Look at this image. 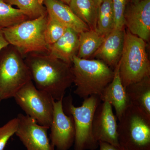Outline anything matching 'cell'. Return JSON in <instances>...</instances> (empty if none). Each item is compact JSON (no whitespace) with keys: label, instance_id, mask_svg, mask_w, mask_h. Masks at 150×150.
Segmentation results:
<instances>
[{"label":"cell","instance_id":"1","mask_svg":"<svg viewBox=\"0 0 150 150\" xmlns=\"http://www.w3.org/2000/svg\"><path fill=\"white\" fill-rule=\"evenodd\" d=\"M31 80L39 90L55 100L64 99L66 91L74 83L72 65L48 53H32L24 57Z\"/></svg>","mask_w":150,"mask_h":150},{"label":"cell","instance_id":"2","mask_svg":"<svg viewBox=\"0 0 150 150\" xmlns=\"http://www.w3.org/2000/svg\"><path fill=\"white\" fill-rule=\"evenodd\" d=\"M72 69L74 93L84 99L93 95L100 96L114 76V69L98 59H80L75 56Z\"/></svg>","mask_w":150,"mask_h":150},{"label":"cell","instance_id":"3","mask_svg":"<svg viewBox=\"0 0 150 150\" xmlns=\"http://www.w3.org/2000/svg\"><path fill=\"white\" fill-rule=\"evenodd\" d=\"M118 63L120 78L125 88L150 77V63L146 42L128 30L125 32L123 51Z\"/></svg>","mask_w":150,"mask_h":150},{"label":"cell","instance_id":"4","mask_svg":"<svg viewBox=\"0 0 150 150\" xmlns=\"http://www.w3.org/2000/svg\"><path fill=\"white\" fill-rule=\"evenodd\" d=\"M48 13L34 19L28 20L12 27L3 28L10 45L25 57L32 53H48L46 39Z\"/></svg>","mask_w":150,"mask_h":150},{"label":"cell","instance_id":"5","mask_svg":"<svg viewBox=\"0 0 150 150\" xmlns=\"http://www.w3.org/2000/svg\"><path fill=\"white\" fill-rule=\"evenodd\" d=\"M118 140L124 150H150V117L131 104L118 120Z\"/></svg>","mask_w":150,"mask_h":150},{"label":"cell","instance_id":"6","mask_svg":"<svg viewBox=\"0 0 150 150\" xmlns=\"http://www.w3.org/2000/svg\"><path fill=\"white\" fill-rule=\"evenodd\" d=\"M31 81L24 58L11 45L0 52V100L13 98L25 84Z\"/></svg>","mask_w":150,"mask_h":150},{"label":"cell","instance_id":"7","mask_svg":"<svg viewBox=\"0 0 150 150\" xmlns=\"http://www.w3.org/2000/svg\"><path fill=\"white\" fill-rule=\"evenodd\" d=\"M101 102L100 97L96 95L84 99L82 105L79 107L73 104L71 98L67 100V111L74 122V150H95L99 146L94 138L92 126L95 112Z\"/></svg>","mask_w":150,"mask_h":150},{"label":"cell","instance_id":"8","mask_svg":"<svg viewBox=\"0 0 150 150\" xmlns=\"http://www.w3.org/2000/svg\"><path fill=\"white\" fill-rule=\"evenodd\" d=\"M13 98L26 115L50 129L55 101L50 95L38 89L31 80L23 86Z\"/></svg>","mask_w":150,"mask_h":150},{"label":"cell","instance_id":"9","mask_svg":"<svg viewBox=\"0 0 150 150\" xmlns=\"http://www.w3.org/2000/svg\"><path fill=\"white\" fill-rule=\"evenodd\" d=\"M63 99L54 101L53 118L50 126L49 139L56 150H69L75 141L74 118L71 115L65 113Z\"/></svg>","mask_w":150,"mask_h":150},{"label":"cell","instance_id":"10","mask_svg":"<svg viewBox=\"0 0 150 150\" xmlns=\"http://www.w3.org/2000/svg\"><path fill=\"white\" fill-rule=\"evenodd\" d=\"M16 135L27 150H55L48 136L46 126L38 123L28 115L20 113Z\"/></svg>","mask_w":150,"mask_h":150},{"label":"cell","instance_id":"11","mask_svg":"<svg viewBox=\"0 0 150 150\" xmlns=\"http://www.w3.org/2000/svg\"><path fill=\"white\" fill-rule=\"evenodd\" d=\"M117 118L109 103L105 101L100 103L95 112L93 121V134L97 142H105L120 147Z\"/></svg>","mask_w":150,"mask_h":150},{"label":"cell","instance_id":"12","mask_svg":"<svg viewBox=\"0 0 150 150\" xmlns=\"http://www.w3.org/2000/svg\"><path fill=\"white\" fill-rule=\"evenodd\" d=\"M131 34L148 41L150 36V0L126 5L125 25Z\"/></svg>","mask_w":150,"mask_h":150},{"label":"cell","instance_id":"13","mask_svg":"<svg viewBox=\"0 0 150 150\" xmlns=\"http://www.w3.org/2000/svg\"><path fill=\"white\" fill-rule=\"evenodd\" d=\"M125 35L124 29H113L93 56L114 69L121 59Z\"/></svg>","mask_w":150,"mask_h":150},{"label":"cell","instance_id":"14","mask_svg":"<svg viewBox=\"0 0 150 150\" xmlns=\"http://www.w3.org/2000/svg\"><path fill=\"white\" fill-rule=\"evenodd\" d=\"M114 71L112 81L105 88L100 97L101 101H107L114 108L116 117L119 120L131 102L120 78L119 63L114 68Z\"/></svg>","mask_w":150,"mask_h":150},{"label":"cell","instance_id":"15","mask_svg":"<svg viewBox=\"0 0 150 150\" xmlns=\"http://www.w3.org/2000/svg\"><path fill=\"white\" fill-rule=\"evenodd\" d=\"M47 13L67 28L79 33L90 30L74 12L69 6L59 0H43Z\"/></svg>","mask_w":150,"mask_h":150},{"label":"cell","instance_id":"16","mask_svg":"<svg viewBox=\"0 0 150 150\" xmlns=\"http://www.w3.org/2000/svg\"><path fill=\"white\" fill-rule=\"evenodd\" d=\"M79 47V33L74 30L68 28L60 39L48 46V53L72 65L73 59L77 54Z\"/></svg>","mask_w":150,"mask_h":150},{"label":"cell","instance_id":"17","mask_svg":"<svg viewBox=\"0 0 150 150\" xmlns=\"http://www.w3.org/2000/svg\"><path fill=\"white\" fill-rule=\"evenodd\" d=\"M126 89L131 103L150 117V77L130 85Z\"/></svg>","mask_w":150,"mask_h":150},{"label":"cell","instance_id":"18","mask_svg":"<svg viewBox=\"0 0 150 150\" xmlns=\"http://www.w3.org/2000/svg\"><path fill=\"white\" fill-rule=\"evenodd\" d=\"M69 6L90 29L96 30L98 8L93 0H71Z\"/></svg>","mask_w":150,"mask_h":150},{"label":"cell","instance_id":"19","mask_svg":"<svg viewBox=\"0 0 150 150\" xmlns=\"http://www.w3.org/2000/svg\"><path fill=\"white\" fill-rule=\"evenodd\" d=\"M105 36L96 30L90 29L79 33V47L77 56L88 59L101 46Z\"/></svg>","mask_w":150,"mask_h":150},{"label":"cell","instance_id":"20","mask_svg":"<svg viewBox=\"0 0 150 150\" xmlns=\"http://www.w3.org/2000/svg\"><path fill=\"white\" fill-rule=\"evenodd\" d=\"M114 28V15L112 0H103L98 8L96 30L105 37Z\"/></svg>","mask_w":150,"mask_h":150},{"label":"cell","instance_id":"21","mask_svg":"<svg viewBox=\"0 0 150 150\" xmlns=\"http://www.w3.org/2000/svg\"><path fill=\"white\" fill-rule=\"evenodd\" d=\"M28 20V17L18 8L0 0V28L12 27Z\"/></svg>","mask_w":150,"mask_h":150},{"label":"cell","instance_id":"22","mask_svg":"<svg viewBox=\"0 0 150 150\" xmlns=\"http://www.w3.org/2000/svg\"><path fill=\"white\" fill-rule=\"evenodd\" d=\"M10 5L15 6L29 18L34 19L47 14L46 8L40 0H4Z\"/></svg>","mask_w":150,"mask_h":150},{"label":"cell","instance_id":"23","mask_svg":"<svg viewBox=\"0 0 150 150\" xmlns=\"http://www.w3.org/2000/svg\"><path fill=\"white\" fill-rule=\"evenodd\" d=\"M67 28L48 15L45 35L48 46L54 44L60 39L64 34Z\"/></svg>","mask_w":150,"mask_h":150},{"label":"cell","instance_id":"24","mask_svg":"<svg viewBox=\"0 0 150 150\" xmlns=\"http://www.w3.org/2000/svg\"><path fill=\"white\" fill-rule=\"evenodd\" d=\"M114 19V29H123L125 26L126 0H112Z\"/></svg>","mask_w":150,"mask_h":150},{"label":"cell","instance_id":"25","mask_svg":"<svg viewBox=\"0 0 150 150\" xmlns=\"http://www.w3.org/2000/svg\"><path fill=\"white\" fill-rule=\"evenodd\" d=\"M18 123L17 118H14L0 127V150H4L9 139L15 134Z\"/></svg>","mask_w":150,"mask_h":150},{"label":"cell","instance_id":"26","mask_svg":"<svg viewBox=\"0 0 150 150\" xmlns=\"http://www.w3.org/2000/svg\"><path fill=\"white\" fill-rule=\"evenodd\" d=\"M100 150H124L121 147L115 146L105 142H98Z\"/></svg>","mask_w":150,"mask_h":150},{"label":"cell","instance_id":"27","mask_svg":"<svg viewBox=\"0 0 150 150\" xmlns=\"http://www.w3.org/2000/svg\"><path fill=\"white\" fill-rule=\"evenodd\" d=\"M10 45L9 43L6 39L3 28H0V52L4 48Z\"/></svg>","mask_w":150,"mask_h":150},{"label":"cell","instance_id":"28","mask_svg":"<svg viewBox=\"0 0 150 150\" xmlns=\"http://www.w3.org/2000/svg\"><path fill=\"white\" fill-rule=\"evenodd\" d=\"M95 3L96 5V6L98 8L100 6L101 4V3H102L103 1V0H93Z\"/></svg>","mask_w":150,"mask_h":150},{"label":"cell","instance_id":"29","mask_svg":"<svg viewBox=\"0 0 150 150\" xmlns=\"http://www.w3.org/2000/svg\"><path fill=\"white\" fill-rule=\"evenodd\" d=\"M59 1H61L62 2L65 3V4H67L69 5L71 0H59Z\"/></svg>","mask_w":150,"mask_h":150},{"label":"cell","instance_id":"30","mask_svg":"<svg viewBox=\"0 0 150 150\" xmlns=\"http://www.w3.org/2000/svg\"><path fill=\"white\" fill-rule=\"evenodd\" d=\"M140 0H131L132 1V3H137Z\"/></svg>","mask_w":150,"mask_h":150},{"label":"cell","instance_id":"31","mask_svg":"<svg viewBox=\"0 0 150 150\" xmlns=\"http://www.w3.org/2000/svg\"><path fill=\"white\" fill-rule=\"evenodd\" d=\"M1 100H0V102H1Z\"/></svg>","mask_w":150,"mask_h":150}]
</instances>
